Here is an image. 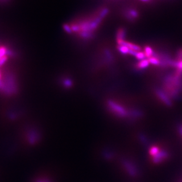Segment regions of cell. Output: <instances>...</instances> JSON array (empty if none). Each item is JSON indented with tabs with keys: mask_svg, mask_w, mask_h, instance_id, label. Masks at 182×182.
<instances>
[{
	"mask_svg": "<svg viewBox=\"0 0 182 182\" xmlns=\"http://www.w3.org/2000/svg\"><path fill=\"white\" fill-rule=\"evenodd\" d=\"M148 62H149L150 64H152L154 66H159L161 63L160 59H158L157 57H154V56H152L150 58H148Z\"/></svg>",
	"mask_w": 182,
	"mask_h": 182,
	"instance_id": "cell-9",
	"label": "cell"
},
{
	"mask_svg": "<svg viewBox=\"0 0 182 182\" xmlns=\"http://www.w3.org/2000/svg\"><path fill=\"white\" fill-rule=\"evenodd\" d=\"M178 61H180V60H182V49L180 50V51H179V53H178Z\"/></svg>",
	"mask_w": 182,
	"mask_h": 182,
	"instance_id": "cell-16",
	"label": "cell"
},
{
	"mask_svg": "<svg viewBox=\"0 0 182 182\" xmlns=\"http://www.w3.org/2000/svg\"><path fill=\"white\" fill-rule=\"evenodd\" d=\"M144 54L146 56V57L147 58H150L153 56V49L149 47V46H146L144 48Z\"/></svg>",
	"mask_w": 182,
	"mask_h": 182,
	"instance_id": "cell-8",
	"label": "cell"
},
{
	"mask_svg": "<svg viewBox=\"0 0 182 182\" xmlns=\"http://www.w3.org/2000/svg\"><path fill=\"white\" fill-rule=\"evenodd\" d=\"M139 140L140 141V142L146 145V144H147L148 143V138H147L146 136L144 134H140L139 135Z\"/></svg>",
	"mask_w": 182,
	"mask_h": 182,
	"instance_id": "cell-12",
	"label": "cell"
},
{
	"mask_svg": "<svg viewBox=\"0 0 182 182\" xmlns=\"http://www.w3.org/2000/svg\"><path fill=\"white\" fill-rule=\"evenodd\" d=\"M121 165L123 170L128 176L136 178L140 174V170L135 161L130 158L123 157L121 160Z\"/></svg>",
	"mask_w": 182,
	"mask_h": 182,
	"instance_id": "cell-3",
	"label": "cell"
},
{
	"mask_svg": "<svg viewBox=\"0 0 182 182\" xmlns=\"http://www.w3.org/2000/svg\"><path fill=\"white\" fill-rule=\"evenodd\" d=\"M135 57H136V58L139 60H144L145 59L146 56H145V54L144 52H137Z\"/></svg>",
	"mask_w": 182,
	"mask_h": 182,
	"instance_id": "cell-13",
	"label": "cell"
},
{
	"mask_svg": "<svg viewBox=\"0 0 182 182\" xmlns=\"http://www.w3.org/2000/svg\"><path fill=\"white\" fill-rule=\"evenodd\" d=\"M106 106L108 110L116 117L120 119H128L130 108L127 109L122 103L113 99H109Z\"/></svg>",
	"mask_w": 182,
	"mask_h": 182,
	"instance_id": "cell-2",
	"label": "cell"
},
{
	"mask_svg": "<svg viewBox=\"0 0 182 182\" xmlns=\"http://www.w3.org/2000/svg\"><path fill=\"white\" fill-rule=\"evenodd\" d=\"M117 49L119 50V51L122 53V54H124V55H126V54H128L129 53V51H130V49L126 47V46H119L117 47Z\"/></svg>",
	"mask_w": 182,
	"mask_h": 182,
	"instance_id": "cell-10",
	"label": "cell"
},
{
	"mask_svg": "<svg viewBox=\"0 0 182 182\" xmlns=\"http://www.w3.org/2000/svg\"><path fill=\"white\" fill-rule=\"evenodd\" d=\"M153 92L156 97L161 104L168 107H170L173 105L172 99L161 88L155 87L153 89Z\"/></svg>",
	"mask_w": 182,
	"mask_h": 182,
	"instance_id": "cell-4",
	"label": "cell"
},
{
	"mask_svg": "<svg viewBox=\"0 0 182 182\" xmlns=\"http://www.w3.org/2000/svg\"><path fill=\"white\" fill-rule=\"evenodd\" d=\"M142 1H148V0H142Z\"/></svg>",
	"mask_w": 182,
	"mask_h": 182,
	"instance_id": "cell-18",
	"label": "cell"
},
{
	"mask_svg": "<svg viewBox=\"0 0 182 182\" xmlns=\"http://www.w3.org/2000/svg\"><path fill=\"white\" fill-rule=\"evenodd\" d=\"M179 182H182V180H181L180 181H179Z\"/></svg>",
	"mask_w": 182,
	"mask_h": 182,
	"instance_id": "cell-19",
	"label": "cell"
},
{
	"mask_svg": "<svg viewBox=\"0 0 182 182\" xmlns=\"http://www.w3.org/2000/svg\"><path fill=\"white\" fill-rule=\"evenodd\" d=\"M36 182H52V181L45 178H39L36 180Z\"/></svg>",
	"mask_w": 182,
	"mask_h": 182,
	"instance_id": "cell-14",
	"label": "cell"
},
{
	"mask_svg": "<svg viewBox=\"0 0 182 182\" xmlns=\"http://www.w3.org/2000/svg\"><path fill=\"white\" fill-rule=\"evenodd\" d=\"M161 147L157 144H153L148 148V155L150 158L156 156L161 150Z\"/></svg>",
	"mask_w": 182,
	"mask_h": 182,
	"instance_id": "cell-6",
	"label": "cell"
},
{
	"mask_svg": "<svg viewBox=\"0 0 182 182\" xmlns=\"http://www.w3.org/2000/svg\"><path fill=\"white\" fill-rule=\"evenodd\" d=\"M130 15H131V17H134V18H136V17L138 15L137 12L135 10L130 11Z\"/></svg>",
	"mask_w": 182,
	"mask_h": 182,
	"instance_id": "cell-15",
	"label": "cell"
},
{
	"mask_svg": "<svg viewBox=\"0 0 182 182\" xmlns=\"http://www.w3.org/2000/svg\"><path fill=\"white\" fill-rule=\"evenodd\" d=\"M161 89L171 99L182 96V71L176 70L173 74L166 75L162 79Z\"/></svg>",
	"mask_w": 182,
	"mask_h": 182,
	"instance_id": "cell-1",
	"label": "cell"
},
{
	"mask_svg": "<svg viewBox=\"0 0 182 182\" xmlns=\"http://www.w3.org/2000/svg\"><path fill=\"white\" fill-rule=\"evenodd\" d=\"M170 157V153L165 148H161L160 152L155 157L150 158L152 163L155 165H158L164 163Z\"/></svg>",
	"mask_w": 182,
	"mask_h": 182,
	"instance_id": "cell-5",
	"label": "cell"
},
{
	"mask_svg": "<svg viewBox=\"0 0 182 182\" xmlns=\"http://www.w3.org/2000/svg\"><path fill=\"white\" fill-rule=\"evenodd\" d=\"M126 36V31L124 29H120L117 32V40H123Z\"/></svg>",
	"mask_w": 182,
	"mask_h": 182,
	"instance_id": "cell-11",
	"label": "cell"
},
{
	"mask_svg": "<svg viewBox=\"0 0 182 182\" xmlns=\"http://www.w3.org/2000/svg\"><path fill=\"white\" fill-rule=\"evenodd\" d=\"M150 63L148 62V59H144L142 60H140L137 64L136 68L139 70H141L145 68H147L148 66H149Z\"/></svg>",
	"mask_w": 182,
	"mask_h": 182,
	"instance_id": "cell-7",
	"label": "cell"
},
{
	"mask_svg": "<svg viewBox=\"0 0 182 182\" xmlns=\"http://www.w3.org/2000/svg\"><path fill=\"white\" fill-rule=\"evenodd\" d=\"M178 130H179V132L180 135L182 137V124H180L179 125V127H178Z\"/></svg>",
	"mask_w": 182,
	"mask_h": 182,
	"instance_id": "cell-17",
	"label": "cell"
}]
</instances>
